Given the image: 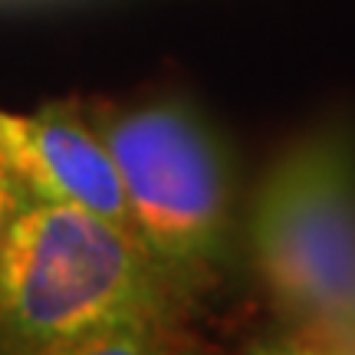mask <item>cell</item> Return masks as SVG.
Masks as SVG:
<instances>
[{"mask_svg": "<svg viewBox=\"0 0 355 355\" xmlns=\"http://www.w3.org/2000/svg\"><path fill=\"white\" fill-rule=\"evenodd\" d=\"M254 263L286 319L355 332V145L319 132L283 155L257 194Z\"/></svg>", "mask_w": 355, "mask_h": 355, "instance_id": "obj_3", "label": "cell"}, {"mask_svg": "<svg viewBox=\"0 0 355 355\" xmlns=\"http://www.w3.org/2000/svg\"><path fill=\"white\" fill-rule=\"evenodd\" d=\"M20 191H17V184H13L10 178L3 175V168H0V243H3V234H7V227H10L13 220V211L20 207Z\"/></svg>", "mask_w": 355, "mask_h": 355, "instance_id": "obj_5", "label": "cell"}, {"mask_svg": "<svg viewBox=\"0 0 355 355\" xmlns=\"http://www.w3.org/2000/svg\"><path fill=\"white\" fill-rule=\"evenodd\" d=\"M122 178L135 234L184 293L230 247V158L204 115L178 99L86 105Z\"/></svg>", "mask_w": 355, "mask_h": 355, "instance_id": "obj_2", "label": "cell"}, {"mask_svg": "<svg viewBox=\"0 0 355 355\" xmlns=\"http://www.w3.org/2000/svg\"><path fill=\"white\" fill-rule=\"evenodd\" d=\"M178 286L132 230L50 201H20L0 243V345L17 352H141Z\"/></svg>", "mask_w": 355, "mask_h": 355, "instance_id": "obj_1", "label": "cell"}, {"mask_svg": "<svg viewBox=\"0 0 355 355\" xmlns=\"http://www.w3.org/2000/svg\"><path fill=\"white\" fill-rule=\"evenodd\" d=\"M0 168L24 201L83 207L135 234L122 178L86 105L0 112Z\"/></svg>", "mask_w": 355, "mask_h": 355, "instance_id": "obj_4", "label": "cell"}]
</instances>
